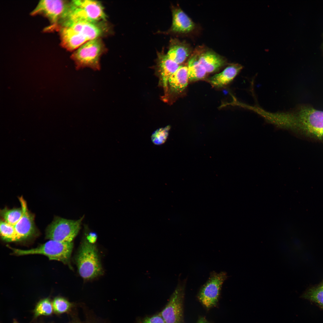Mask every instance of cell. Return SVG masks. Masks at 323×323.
Here are the masks:
<instances>
[{
	"instance_id": "30bf717a",
	"label": "cell",
	"mask_w": 323,
	"mask_h": 323,
	"mask_svg": "<svg viewBox=\"0 0 323 323\" xmlns=\"http://www.w3.org/2000/svg\"><path fill=\"white\" fill-rule=\"evenodd\" d=\"M60 25V27L70 28L84 36L88 41L99 38L104 31L103 26L99 22L66 21Z\"/></svg>"
},
{
	"instance_id": "d6986e66",
	"label": "cell",
	"mask_w": 323,
	"mask_h": 323,
	"mask_svg": "<svg viewBox=\"0 0 323 323\" xmlns=\"http://www.w3.org/2000/svg\"><path fill=\"white\" fill-rule=\"evenodd\" d=\"M188 80L195 81L203 78L207 73L204 67L199 62L197 54L192 56L188 63Z\"/></svg>"
},
{
	"instance_id": "484cf974",
	"label": "cell",
	"mask_w": 323,
	"mask_h": 323,
	"mask_svg": "<svg viewBox=\"0 0 323 323\" xmlns=\"http://www.w3.org/2000/svg\"><path fill=\"white\" fill-rule=\"evenodd\" d=\"M141 323H165L160 313L144 318Z\"/></svg>"
},
{
	"instance_id": "83f0119b",
	"label": "cell",
	"mask_w": 323,
	"mask_h": 323,
	"mask_svg": "<svg viewBox=\"0 0 323 323\" xmlns=\"http://www.w3.org/2000/svg\"><path fill=\"white\" fill-rule=\"evenodd\" d=\"M320 287H322V288H323V284H322V285H320Z\"/></svg>"
},
{
	"instance_id": "7a4b0ae2",
	"label": "cell",
	"mask_w": 323,
	"mask_h": 323,
	"mask_svg": "<svg viewBox=\"0 0 323 323\" xmlns=\"http://www.w3.org/2000/svg\"><path fill=\"white\" fill-rule=\"evenodd\" d=\"M106 18L103 7L98 1L73 0L68 2L59 24L65 21L98 22Z\"/></svg>"
},
{
	"instance_id": "5bb4252c",
	"label": "cell",
	"mask_w": 323,
	"mask_h": 323,
	"mask_svg": "<svg viewBox=\"0 0 323 323\" xmlns=\"http://www.w3.org/2000/svg\"><path fill=\"white\" fill-rule=\"evenodd\" d=\"M59 29L62 45L68 50H74L88 41L84 36L70 28L61 27Z\"/></svg>"
},
{
	"instance_id": "ffe728a7",
	"label": "cell",
	"mask_w": 323,
	"mask_h": 323,
	"mask_svg": "<svg viewBox=\"0 0 323 323\" xmlns=\"http://www.w3.org/2000/svg\"><path fill=\"white\" fill-rule=\"evenodd\" d=\"M23 214L22 208L9 209L6 208L1 211V214L4 221L14 226L19 221Z\"/></svg>"
},
{
	"instance_id": "7c38bea8",
	"label": "cell",
	"mask_w": 323,
	"mask_h": 323,
	"mask_svg": "<svg viewBox=\"0 0 323 323\" xmlns=\"http://www.w3.org/2000/svg\"><path fill=\"white\" fill-rule=\"evenodd\" d=\"M172 23L170 31L174 33H187L192 31L195 25L189 17L179 7L172 9Z\"/></svg>"
},
{
	"instance_id": "6da1fadb",
	"label": "cell",
	"mask_w": 323,
	"mask_h": 323,
	"mask_svg": "<svg viewBox=\"0 0 323 323\" xmlns=\"http://www.w3.org/2000/svg\"><path fill=\"white\" fill-rule=\"evenodd\" d=\"M291 128L319 140L323 139V111L303 107L294 112H285Z\"/></svg>"
},
{
	"instance_id": "277c9868",
	"label": "cell",
	"mask_w": 323,
	"mask_h": 323,
	"mask_svg": "<svg viewBox=\"0 0 323 323\" xmlns=\"http://www.w3.org/2000/svg\"><path fill=\"white\" fill-rule=\"evenodd\" d=\"M76 260L79 274L84 279L94 278L102 272L96 247L86 240L82 244Z\"/></svg>"
},
{
	"instance_id": "f1b7e54d",
	"label": "cell",
	"mask_w": 323,
	"mask_h": 323,
	"mask_svg": "<svg viewBox=\"0 0 323 323\" xmlns=\"http://www.w3.org/2000/svg\"><path fill=\"white\" fill-rule=\"evenodd\" d=\"M13 323H18L17 322H16V321H14Z\"/></svg>"
},
{
	"instance_id": "9a60e30c",
	"label": "cell",
	"mask_w": 323,
	"mask_h": 323,
	"mask_svg": "<svg viewBox=\"0 0 323 323\" xmlns=\"http://www.w3.org/2000/svg\"><path fill=\"white\" fill-rule=\"evenodd\" d=\"M158 65L162 80L165 90L168 86V81L171 76L179 67V64L170 59L164 53H158Z\"/></svg>"
},
{
	"instance_id": "8fae6325",
	"label": "cell",
	"mask_w": 323,
	"mask_h": 323,
	"mask_svg": "<svg viewBox=\"0 0 323 323\" xmlns=\"http://www.w3.org/2000/svg\"><path fill=\"white\" fill-rule=\"evenodd\" d=\"M19 199L23 214L19 221L14 226L16 241L23 240L31 237L35 230L33 216L28 211L26 203L23 199L21 197Z\"/></svg>"
},
{
	"instance_id": "ba28073f",
	"label": "cell",
	"mask_w": 323,
	"mask_h": 323,
	"mask_svg": "<svg viewBox=\"0 0 323 323\" xmlns=\"http://www.w3.org/2000/svg\"><path fill=\"white\" fill-rule=\"evenodd\" d=\"M185 283H179L160 313L165 323H185L184 316Z\"/></svg>"
},
{
	"instance_id": "5b68a950",
	"label": "cell",
	"mask_w": 323,
	"mask_h": 323,
	"mask_svg": "<svg viewBox=\"0 0 323 323\" xmlns=\"http://www.w3.org/2000/svg\"><path fill=\"white\" fill-rule=\"evenodd\" d=\"M103 44L99 38L90 40L80 46L72 55L77 69L85 67L95 70L100 69V59Z\"/></svg>"
},
{
	"instance_id": "603a6c76",
	"label": "cell",
	"mask_w": 323,
	"mask_h": 323,
	"mask_svg": "<svg viewBox=\"0 0 323 323\" xmlns=\"http://www.w3.org/2000/svg\"><path fill=\"white\" fill-rule=\"evenodd\" d=\"M53 309V305L48 298H45L40 301L36 305L34 310L35 316L37 317L42 315H51Z\"/></svg>"
},
{
	"instance_id": "cb8c5ba5",
	"label": "cell",
	"mask_w": 323,
	"mask_h": 323,
	"mask_svg": "<svg viewBox=\"0 0 323 323\" xmlns=\"http://www.w3.org/2000/svg\"><path fill=\"white\" fill-rule=\"evenodd\" d=\"M170 128L169 126H167L158 129L153 132L151 137L153 142L156 145H160L164 143L167 138Z\"/></svg>"
},
{
	"instance_id": "3957f363",
	"label": "cell",
	"mask_w": 323,
	"mask_h": 323,
	"mask_svg": "<svg viewBox=\"0 0 323 323\" xmlns=\"http://www.w3.org/2000/svg\"><path fill=\"white\" fill-rule=\"evenodd\" d=\"M8 247L17 255H42L47 256L50 260L59 261L67 264L70 261L73 244L72 242H63L50 240L35 248L29 249L22 250Z\"/></svg>"
},
{
	"instance_id": "f546056e",
	"label": "cell",
	"mask_w": 323,
	"mask_h": 323,
	"mask_svg": "<svg viewBox=\"0 0 323 323\" xmlns=\"http://www.w3.org/2000/svg\"></svg>"
},
{
	"instance_id": "52a82bcc",
	"label": "cell",
	"mask_w": 323,
	"mask_h": 323,
	"mask_svg": "<svg viewBox=\"0 0 323 323\" xmlns=\"http://www.w3.org/2000/svg\"><path fill=\"white\" fill-rule=\"evenodd\" d=\"M227 277V273L224 272H213L201 287L197 297L205 308H210L217 304L222 285Z\"/></svg>"
},
{
	"instance_id": "4316f807",
	"label": "cell",
	"mask_w": 323,
	"mask_h": 323,
	"mask_svg": "<svg viewBox=\"0 0 323 323\" xmlns=\"http://www.w3.org/2000/svg\"><path fill=\"white\" fill-rule=\"evenodd\" d=\"M196 323H210L204 317H201L199 319Z\"/></svg>"
},
{
	"instance_id": "e0dca14e",
	"label": "cell",
	"mask_w": 323,
	"mask_h": 323,
	"mask_svg": "<svg viewBox=\"0 0 323 323\" xmlns=\"http://www.w3.org/2000/svg\"><path fill=\"white\" fill-rule=\"evenodd\" d=\"M191 52L189 46L184 42L175 39L170 41L167 56L176 63H183L189 56Z\"/></svg>"
},
{
	"instance_id": "2e32d148",
	"label": "cell",
	"mask_w": 323,
	"mask_h": 323,
	"mask_svg": "<svg viewBox=\"0 0 323 323\" xmlns=\"http://www.w3.org/2000/svg\"><path fill=\"white\" fill-rule=\"evenodd\" d=\"M198 60L207 73L215 72L224 65L225 60L213 51H207L197 54Z\"/></svg>"
},
{
	"instance_id": "8992f818",
	"label": "cell",
	"mask_w": 323,
	"mask_h": 323,
	"mask_svg": "<svg viewBox=\"0 0 323 323\" xmlns=\"http://www.w3.org/2000/svg\"><path fill=\"white\" fill-rule=\"evenodd\" d=\"M83 218L77 220L56 218L48 226L47 238L63 242H71L80 228Z\"/></svg>"
},
{
	"instance_id": "4fadbf2b",
	"label": "cell",
	"mask_w": 323,
	"mask_h": 323,
	"mask_svg": "<svg viewBox=\"0 0 323 323\" xmlns=\"http://www.w3.org/2000/svg\"><path fill=\"white\" fill-rule=\"evenodd\" d=\"M243 68L241 65L232 64L221 72L209 78V82L212 86L218 88L223 87L231 82Z\"/></svg>"
},
{
	"instance_id": "44dd1931",
	"label": "cell",
	"mask_w": 323,
	"mask_h": 323,
	"mask_svg": "<svg viewBox=\"0 0 323 323\" xmlns=\"http://www.w3.org/2000/svg\"><path fill=\"white\" fill-rule=\"evenodd\" d=\"M303 297L316 303L323 309V289L320 286L309 289Z\"/></svg>"
},
{
	"instance_id": "ac0fdd59",
	"label": "cell",
	"mask_w": 323,
	"mask_h": 323,
	"mask_svg": "<svg viewBox=\"0 0 323 323\" xmlns=\"http://www.w3.org/2000/svg\"><path fill=\"white\" fill-rule=\"evenodd\" d=\"M188 81V66H180L170 77L168 85L172 91L179 93L182 92L186 88Z\"/></svg>"
},
{
	"instance_id": "9c48e42d",
	"label": "cell",
	"mask_w": 323,
	"mask_h": 323,
	"mask_svg": "<svg viewBox=\"0 0 323 323\" xmlns=\"http://www.w3.org/2000/svg\"><path fill=\"white\" fill-rule=\"evenodd\" d=\"M68 3L63 0H41L31 14L33 15L42 14L49 19L51 25L46 30L58 29L59 22L65 12Z\"/></svg>"
},
{
	"instance_id": "d4e9b609",
	"label": "cell",
	"mask_w": 323,
	"mask_h": 323,
	"mask_svg": "<svg viewBox=\"0 0 323 323\" xmlns=\"http://www.w3.org/2000/svg\"><path fill=\"white\" fill-rule=\"evenodd\" d=\"M54 311L58 313L67 311L71 307V304L66 299L62 297L56 298L52 303Z\"/></svg>"
},
{
	"instance_id": "7402d4cb",
	"label": "cell",
	"mask_w": 323,
	"mask_h": 323,
	"mask_svg": "<svg viewBox=\"0 0 323 323\" xmlns=\"http://www.w3.org/2000/svg\"><path fill=\"white\" fill-rule=\"evenodd\" d=\"M1 237L7 242L16 241V236L14 226L5 221L1 220L0 224Z\"/></svg>"
}]
</instances>
